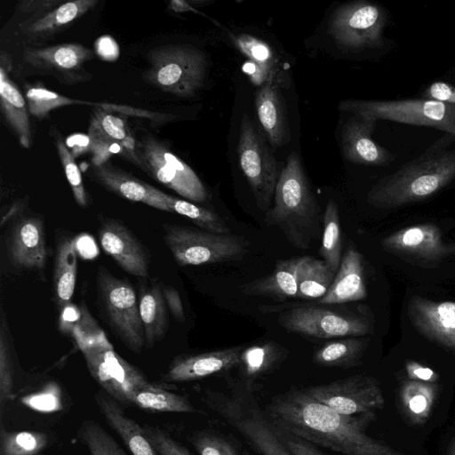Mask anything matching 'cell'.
Masks as SVG:
<instances>
[{
    "label": "cell",
    "mask_w": 455,
    "mask_h": 455,
    "mask_svg": "<svg viewBox=\"0 0 455 455\" xmlns=\"http://www.w3.org/2000/svg\"><path fill=\"white\" fill-rule=\"evenodd\" d=\"M264 409L280 432L342 455H403L366 434L375 412L343 415L315 400L303 388L275 395Z\"/></svg>",
    "instance_id": "cell-1"
},
{
    "label": "cell",
    "mask_w": 455,
    "mask_h": 455,
    "mask_svg": "<svg viewBox=\"0 0 455 455\" xmlns=\"http://www.w3.org/2000/svg\"><path fill=\"white\" fill-rule=\"evenodd\" d=\"M455 135L445 133L419 156L379 179L369 190L367 203L395 209L430 197L455 180V149L448 147Z\"/></svg>",
    "instance_id": "cell-2"
},
{
    "label": "cell",
    "mask_w": 455,
    "mask_h": 455,
    "mask_svg": "<svg viewBox=\"0 0 455 455\" xmlns=\"http://www.w3.org/2000/svg\"><path fill=\"white\" fill-rule=\"evenodd\" d=\"M265 222L278 228L299 249H308L323 234V214L296 152L290 154L281 171Z\"/></svg>",
    "instance_id": "cell-3"
},
{
    "label": "cell",
    "mask_w": 455,
    "mask_h": 455,
    "mask_svg": "<svg viewBox=\"0 0 455 455\" xmlns=\"http://www.w3.org/2000/svg\"><path fill=\"white\" fill-rule=\"evenodd\" d=\"M202 400L259 455H291L279 430L257 402L251 385L239 379H228L226 390L206 388Z\"/></svg>",
    "instance_id": "cell-4"
},
{
    "label": "cell",
    "mask_w": 455,
    "mask_h": 455,
    "mask_svg": "<svg viewBox=\"0 0 455 455\" xmlns=\"http://www.w3.org/2000/svg\"><path fill=\"white\" fill-rule=\"evenodd\" d=\"M148 60L149 68L145 79L162 91L188 98L204 85L206 56L191 44L158 46L149 52Z\"/></svg>",
    "instance_id": "cell-5"
},
{
    "label": "cell",
    "mask_w": 455,
    "mask_h": 455,
    "mask_svg": "<svg viewBox=\"0 0 455 455\" xmlns=\"http://www.w3.org/2000/svg\"><path fill=\"white\" fill-rule=\"evenodd\" d=\"M164 242L180 266H199L239 260L250 242L232 234H216L201 228L165 226Z\"/></svg>",
    "instance_id": "cell-6"
},
{
    "label": "cell",
    "mask_w": 455,
    "mask_h": 455,
    "mask_svg": "<svg viewBox=\"0 0 455 455\" xmlns=\"http://www.w3.org/2000/svg\"><path fill=\"white\" fill-rule=\"evenodd\" d=\"M339 108L376 121L431 127L455 135V105L422 98L387 101L347 100L339 104Z\"/></svg>",
    "instance_id": "cell-7"
},
{
    "label": "cell",
    "mask_w": 455,
    "mask_h": 455,
    "mask_svg": "<svg viewBox=\"0 0 455 455\" xmlns=\"http://www.w3.org/2000/svg\"><path fill=\"white\" fill-rule=\"evenodd\" d=\"M385 9L374 3L355 1L339 5L328 22V33L336 44L348 51L379 49L385 44Z\"/></svg>",
    "instance_id": "cell-8"
},
{
    "label": "cell",
    "mask_w": 455,
    "mask_h": 455,
    "mask_svg": "<svg viewBox=\"0 0 455 455\" xmlns=\"http://www.w3.org/2000/svg\"><path fill=\"white\" fill-rule=\"evenodd\" d=\"M236 151L240 168L250 184L257 206L267 211L282 170L264 137L245 114L241 119Z\"/></svg>",
    "instance_id": "cell-9"
},
{
    "label": "cell",
    "mask_w": 455,
    "mask_h": 455,
    "mask_svg": "<svg viewBox=\"0 0 455 455\" xmlns=\"http://www.w3.org/2000/svg\"><path fill=\"white\" fill-rule=\"evenodd\" d=\"M81 349L93 379L119 403L131 405L132 395L150 383L141 371L116 354L105 339L84 344Z\"/></svg>",
    "instance_id": "cell-10"
},
{
    "label": "cell",
    "mask_w": 455,
    "mask_h": 455,
    "mask_svg": "<svg viewBox=\"0 0 455 455\" xmlns=\"http://www.w3.org/2000/svg\"><path fill=\"white\" fill-rule=\"evenodd\" d=\"M97 286L115 331L131 350L139 353L144 346L145 334L132 286L104 267L99 269Z\"/></svg>",
    "instance_id": "cell-11"
},
{
    "label": "cell",
    "mask_w": 455,
    "mask_h": 455,
    "mask_svg": "<svg viewBox=\"0 0 455 455\" xmlns=\"http://www.w3.org/2000/svg\"><path fill=\"white\" fill-rule=\"evenodd\" d=\"M303 390L315 400L343 415L375 412L385 405L379 382L363 374L307 387Z\"/></svg>",
    "instance_id": "cell-12"
},
{
    "label": "cell",
    "mask_w": 455,
    "mask_h": 455,
    "mask_svg": "<svg viewBox=\"0 0 455 455\" xmlns=\"http://www.w3.org/2000/svg\"><path fill=\"white\" fill-rule=\"evenodd\" d=\"M140 156L145 170L167 188L193 202L207 200V190L199 177L164 142L147 135L140 143Z\"/></svg>",
    "instance_id": "cell-13"
},
{
    "label": "cell",
    "mask_w": 455,
    "mask_h": 455,
    "mask_svg": "<svg viewBox=\"0 0 455 455\" xmlns=\"http://www.w3.org/2000/svg\"><path fill=\"white\" fill-rule=\"evenodd\" d=\"M278 322L287 331L317 339L361 337L371 331L362 317L316 306L289 309Z\"/></svg>",
    "instance_id": "cell-14"
},
{
    "label": "cell",
    "mask_w": 455,
    "mask_h": 455,
    "mask_svg": "<svg viewBox=\"0 0 455 455\" xmlns=\"http://www.w3.org/2000/svg\"><path fill=\"white\" fill-rule=\"evenodd\" d=\"M381 246L392 254L421 264H435L455 255V243H444L441 230L431 223L397 230L383 238Z\"/></svg>",
    "instance_id": "cell-15"
},
{
    "label": "cell",
    "mask_w": 455,
    "mask_h": 455,
    "mask_svg": "<svg viewBox=\"0 0 455 455\" xmlns=\"http://www.w3.org/2000/svg\"><path fill=\"white\" fill-rule=\"evenodd\" d=\"M377 121L360 115L351 116L341 130V150L350 163L367 166H386L395 156L373 140Z\"/></svg>",
    "instance_id": "cell-16"
},
{
    "label": "cell",
    "mask_w": 455,
    "mask_h": 455,
    "mask_svg": "<svg viewBox=\"0 0 455 455\" xmlns=\"http://www.w3.org/2000/svg\"><path fill=\"white\" fill-rule=\"evenodd\" d=\"M92 58V51L80 44L29 48L23 52V59L27 64L54 75L57 78H62L65 83L84 80L83 66Z\"/></svg>",
    "instance_id": "cell-17"
},
{
    "label": "cell",
    "mask_w": 455,
    "mask_h": 455,
    "mask_svg": "<svg viewBox=\"0 0 455 455\" xmlns=\"http://www.w3.org/2000/svg\"><path fill=\"white\" fill-rule=\"evenodd\" d=\"M410 319L417 330L441 346L455 351V302L412 297Z\"/></svg>",
    "instance_id": "cell-18"
},
{
    "label": "cell",
    "mask_w": 455,
    "mask_h": 455,
    "mask_svg": "<svg viewBox=\"0 0 455 455\" xmlns=\"http://www.w3.org/2000/svg\"><path fill=\"white\" fill-rule=\"evenodd\" d=\"M243 350L242 347H234L176 357L170 363L163 380L190 381L230 371L238 366Z\"/></svg>",
    "instance_id": "cell-19"
},
{
    "label": "cell",
    "mask_w": 455,
    "mask_h": 455,
    "mask_svg": "<svg viewBox=\"0 0 455 455\" xmlns=\"http://www.w3.org/2000/svg\"><path fill=\"white\" fill-rule=\"evenodd\" d=\"M99 236L104 251L123 269L136 276L148 275V255L126 227L116 220L108 221L100 228Z\"/></svg>",
    "instance_id": "cell-20"
},
{
    "label": "cell",
    "mask_w": 455,
    "mask_h": 455,
    "mask_svg": "<svg viewBox=\"0 0 455 455\" xmlns=\"http://www.w3.org/2000/svg\"><path fill=\"white\" fill-rule=\"evenodd\" d=\"M367 296L363 257L353 246L342 255L334 279L326 294L317 300L321 305L358 301Z\"/></svg>",
    "instance_id": "cell-21"
},
{
    "label": "cell",
    "mask_w": 455,
    "mask_h": 455,
    "mask_svg": "<svg viewBox=\"0 0 455 455\" xmlns=\"http://www.w3.org/2000/svg\"><path fill=\"white\" fill-rule=\"evenodd\" d=\"M93 176L105 188L127 200L140 202L156 209L170 212L163 197L164 192L108 162L94 165Z\"/></svg>",
    "instance_id": "cell-22"
},
{
    "label": "cell",
    "mask_w": 455,
    "mask_h": 455,
    "mask_svg": "<svg viewBox=\"0 0 455 455\" xmlns=\"http://www.w3.org/2000/svg\"><path fill=\"white\" fill-rule=\"evenodd\" d=\"M46 253L42 220L37 218L20 220L10 238V256L14 264L25 268H43Z\"/></svg>",
    "instance_id": "cell-23"
},
{
    "label": "cell",
    "mask_w": 455,
    "mask_h": 455,
    "mask_svg": "<svg viewBox=\"0 0 455 455\" xmlns=\"http://www.w3.org/2000/svg\"><path fill=\"white\" fill-rule=\"evenodd\" d=\"M255 106L259 121L270 144L280 147L291 140V131L283 95L278 85L265 83L256 92Z\"/></svg>",
    "instance_id": "cell-24"
},
{
    "label": "cell",
    "mask_w": 455,
    "mask_h": 455,
    "mask_svg": "<svg viewBox=\"0 0 455 455\" xmlns=\"http://www.w3.org/2000/svg\"><path fill=\"white\" fill-rule=\"evenodd\" d=\"M0 68V104L3 115L17 136L20 144L29 148L32 134L26 101L16 84L8 76L12 62L9 57L1 53Z\"/></svg>",
    "instance_id": "cell-25"
},
{
    "label": "cell",
    "mask_w": 455,
    "mask_h": 455,
    "mask_svg": "<svg viewBox=\"0 0 455 455\" xmlns=\"http://www.w3.org/2000/svg\"><path fill=\"white\" fill-rule=\"evenodd\" d=\"M95 402L106 421L122 438L132 455H159L141 426L125 415L120 403L110 395L97 393Z\"/></svg>",
    "instance_id": "cell-26"
},
{
    "label": "cell",
    "mask_w": 455,
    "mask_h": 455,
    "mask_svg": "<svg viewBox=\"0 0 455 455\" xmlns=\"http://www.w3.org/2000/svg\"><path fill=\"white\" fill-rule=\"evenodd\" d=\"M97 3V0L65 2L44 15L27 20L20 25L19 28L28 37L49 36L69 27L93 8Z\"/></svg>",
    "instance_id": "cell-27"
},
{
    "label": "cell",
    "mask_w": 455,
    "mask_h": 455,
    "mask_svg": "<svg viewBox=\"0 0 455 455\" xmlns=\"http://www.w3.org/2000/svg\"><path fill=\"white\" fill-rule=\"evenodd\" d=\"M299 260L300 257H295L278 261L269 275L244 283L241 286V291L247 295L275 299L297 297L296 272Z\"/></svg>",
    "instance_id": "cell-28"
},
{
    "label": "cell",
    "mask_w": 455,
    "mask_h": 455,
    "mask_svg": "<svg viewBox=\"0 0 455 455\" xmlns=\"http://www.w3.org/2000/svg\"><path fill=\"white\" fill-rule=\"evenodd\" d=\"M335 273L323 259L311 256L300 257L297 267V297L306 299H316L328 291Z\"/></svg>",
    "instance_id": "cell-29"
},
{
    "label": "cell",
    "mask_w": 455,
    "mask_h": 455,
    "mask_svg": "<svg viewBox=\"0 0 455 455\" xmlns=\"http://www.w3.org/2000/svg\"><path fill=\"white\" fill-rule=\"evenodd\" d=\"M438 386L435 383L406 380L400 388V402L406 418L413 424L426 422L436 399Z\"/></svg>",
    "instance_id": "cell-30"
},
{
    "label": "cell",
    "mask_w": 455,
    "mask_h": 455,
    "mask_svg": "<svg viewBox=\"0 0 455 455\" xmlns=\"http://www.w3.org/2000/svg\"><path fill=\"white\" fill-rule=\"evenodd\" d=\"M131 405L155 412L204 413L186 396L165 390L151 382L132 395Z\"/></svg>",
    "instance_id": "cell-31"
},
{
    "label": "cell",
    "mask_w": 455,
    "mask_h": 455,
    "mask_svg": "<svg viewBox=\"0 0 455 455\" xmlns=\"http://www.w3.org/2000/svg\"><path fill=\"white\" fill-rule=\"evenodd\" d=\"M165 304L164 297L158 286L148 289L140 296V314L148 346L154 345L165 334L167 329Z\"/></svg>",
    "instance_id": "cell-32"
},
{
    "label": "cell",
    "mask_w": 455,
    "mask_h": 455,
    "mask_svg": "<svg viewBox=\"0 0 455 455\" xmlns=\"http://www.w3.org/2000/svg\"><path fill=\"white\" fill-rule=\"evenodd\" d=\"M283 354L282 347L272 342L243 349L236 367L240 373L239 379L252 386L255 379L267 374L282 361Z\"/></svg>",
    "instance_id": "cell-33"
},
{
    "label": "cell",
    "mask_w": 455,
    "mask_h": 455,
    "mask_svg": "<svg viewBox=\"0 0 455 455\" xmlns=\"http://www.w3.org/2000/svg\"><path fill=\"white\" fill-rule=\"evenodd\" d=\"M366 342L359 337H346L324 344L313 355V362L323 367L351 368L360 364Z\"/></svg>",
    "instance_id": "cell-34"
},
{
    "label": "cell",
    "mask_w": 455,
    "mask_h": 455,
    "mask_svg": "<svg viewBox=\"0 0 455 455\" xmlns=\"http://www.w3.org/2000/svg\"><path fill=\"white\" fill-rule=\"evenodd\" d=\"M76 264L75 242L71 239L62 241L58 246L54 268V288L60 306H66L73 297Z\"/></svg>",
    "instance_id": "cell-35"
},
{
    "label": "cell",
    "mask_w": 455,
    "mask_h": 455,
    "mask_svg": "<svg viewBox=\"0 0 455 455\" xmlns=\"http://www.w3.org/2000/svg\"><path fill=\"white\" fill-rule=\"evenodd\" d=\"M234 43L237 48L251 60L254 80L259 76V83L275 84V77L278 70V60L271 48L264 42L246 34L235 36Z\"/></svg>",
    "instance_id": "cell-36"
},
{
    "label": "cell",
    "mask_w": 455,
    "mask_h": 455,
    "mask_svg": "<svg viewBox=\"0 0 455 455\" xmlns=\"http://www.w3.org/2000/svg\"><path fill=\"white\" fill-rule=\"evenodd\" d=\"M319 254L336 274L342 258V237L339 207L330 199L323 212L322 243Z\"/></svg>",
    "instance_id": "cell-37"
},
{
    "label": "cell",
    "mask_w": 455,
    "mask_h": 455,
    "mask_svg": "<svg viewBox=\"0 0 455 455\" xmlns=\"http://www.w3.org/2000/svg\"><path fill=\"white\" fill-rule=\"evenodd\" d=\"M91 125L96 127L106 137L122 145L125 150V156L145 169L140 156L135 152V141L125 120L97 108L93 112Z\"/></svg>",
    "instance_id": "cell-38"
},
{
    "label": "cell",
    "mask_w": 455,
    "mask_h": 455,
    "mask_svg": "<svg viewBox=\"0 0 455 455\" xmlns=\"http://www.w3.org/2000/svg\"><path fill=\"white\" fill-rule=\"evenodd\" d=\"M163 197L170 212L188 218L199 228L216 234H231L227 223L215 212L165 193L163 194Z\"/></svg>",
    "instance_id": "cell-39"
},
{
    "label": "cell",
    "mask_w": 455,
    "mask_h": 455,
    "mask_svg": "<svg viewBox=\"0 0 455 455\" xmlns=\"http://www.w3.org/2000/svg\"><path fill=\"white\" fill-rule=\"evenodd\" d=\"M44 433L37 431L0 430V455H36L47 445Z\"/></svg>",
    "instance_id": "cell-40"
},
{
    "label": "cell",
    "mask_w": 455,
    "mask_h": 455,
    "mask_svg": "<svg viewBox=\"0 0 455 455\" xmlns=\"http://www.w3.org/2000/svg\"><path fill=\"white\" fill-rule=\"evenodd\" d=\"M79 435L90 455H127L113 437L93 420H84Z\"/></svg>",
    "instance_id": "cell-41"
},
{
    "label": "cell",
    "mask_w": 455,
    "mask_h": 455,
    "mask_svg": "<svg viewBox=\"0 0 455 455\" xmlns=\"http://www.w3.org/2000/svg\"><path fill=\"white\" fill-rule=\"evenodd\" d=\"M188 440L199 455H242L228 437L212 429L192 432Z\"/></svg>",
    "instance_id": "cell-42"
},
{
    "label": "cell",
    "mask_w": 455,
    "mask_h": 455,
    "mask_svg": "<svg viewBox=\"0 0 455 455\" xmlns=\"http://www.w3.org/2000/svg\"><path fill=\"white\" fill-rule=\"evenodd\" d=\"M7 324L4 310L1 311L0 326V413L4 412L13 387L12 364L8 340Z\"/></svg>",
    "instance_id": "cell-43"
},
{
    "label": "cell",
    "mask_w": 455,
    "mask_h": 455,
    "mask_svg": "<svg viewBox=\"0 0 455 455\" xmlns=\"http://www.w3.org/2000/svg\"><path fill=\"white\" fill-rule=\"evenodd\" d=\"M56 148L64 169L67 180L72 188L76 202L78 205H87V196L82 180L80 170L75 161V157L68 150L65 142L60 138L55 140Z\"/></svg>",
    "instance_id": "cell-44"
},
{
    "label": "cell",
    "mask_w": 455,
    "mask_h": 455,
    "mask_svg": "<svg viewBox=\"0 0 455 455\" xmlns=\"http://www.w3.org/2000/svg\"><path fill=\"white\" fill-rule=\"evenodd\" d=\"M21 402L32 410L42 412H54L62 409L61 390L51 382L41 390L21 398Z\"/></svg>",
    "instance_id": "cell-45"
},
{
    "label": "cell",
    "mask_w": 455,
    "mask_h": 455,
    "mask_svg": "<svg viewBox=\"0 0 455 455\" xmlns=\"http://www.w3.org/2000/svg\"><path fill=\"white\" fill-rule=\"evenodd\" d=\"M142 428L159 455H191L184 445L164 429L148 424L143 425Z\"/></svg>",
    "instance_id": "cell-46"
},
{
    "label": "cell",
    "mask_w": 455,
    "mask_h": 455,
    "mask_svg": "<svg viewBox=\"0 0 455 455\" xmlns=\"http://www.w3.org/2000/svg\"><path fill=\"white\" fill-rule=\"evenodd\" d=\"M88 135L91 139V151L93 153L94 165L106 163L111 155L121 154L126 156L122 145L103 135L96 127L91 125Z\"/></svg>",
    "instance_id": "cell-47"
},
{
    "label": "cell",
    "mask_w": 455,
    "mask_h": 455,
    "mask_svg": "<svg viewBox=\"0 0 455 455\" xmlns=\"http://www.w3.org/2000/svg\"><path fill=\"white\" fill-rule=\"evenodd\" d=\"M422 99L455 105V86L442 81L434 82L423 92Z\"/></svg>",
    "instance_id": "cell-48"
},
{
    "label": "cell",
    "mask_w": 455,
    "mask_h": 455,
    "mask_svg": "<svg viewBox=\"0 0 455 455\" xmlns=\"http://www.w3.org/2000/svg\"><path fill=\"white\" fill-rule=\"evenodd\" d=\"M280 434L291 455H324L312 443L305 439L287 433L280 432Z\"/></svg>",
    "instance_id": "cell-49"
},
{
    "label": "cell",
    "mask_w": 455,
    "mask_h": 455,
    "mask_svg": "<svg viewBox=\"0 0 455 455\" xmlns=\"http://www.w3.org/2000/svg\"><path fill=\"white\" fill-rule=\"evenodd\" d=\"M64 2L59 0H34L19 3L18 9L23 12L32 13L33 17H38L55 9Z\"/></svg>",
    "instance_id": "cell-50"
},
{
    "label": "cell",
    "mask_w": 455,
    "mask_h": 455,
    "mask_svg": "<svg viewBox=\"0 0 455 455\" xmlns=\"http://www.w3.org/2000/svg\"><path fill=\"white\" fill-rule=\"evenodd\" d=\"M405 368L408 377L412 380L435 383L439 379L435 371L414 361L408 362Z\"/></svg>",
    "instance_id": "cell-51"
},
{
    "label": "cell",
    "mask_w": 455,
    "mask_h": 455,
    "mask_svg": "<svg viewBox=\"0 0 455 455\" xmlns=\"http://www.w3.org/2000/svg\"><path fill=\"white\" fill-rule=\"evenodd\" d=\"M164 297L173 317L177 321L183 323L185 321V314L178 291L173 287L167 286L164 288Z\"/></svg>",
    "instance_id": "cell-52"
},
{
    "label": "cell",
    "mask_w": 455,
    "mask_h": 455,
    "mask_svg": "<svg viewBox=\"0 0 455 455\" xmlns=\"http://www.w3.org/2000/svg\"><path fill=\"white\" fill-rule=\"evenodd\" d=\"M97 53L106 60H114L119 55L118 46L116 41L109 36L99 38L95 44Z\"/></svg>",
    "instance_id": "cell-53"
},
{
    "label": "cell",
    "mask_w": 455,
    "mask_h": 455,
    "mask_svg": "<svg viewBox=\"0 0 455 455\" xmlns=\"http://www.w3.org/2000/svg\"><path fill=\"white\" fill-rule=\"evenodd\" d=\"M66 144L72 150L70 151L74 157L87 150H91L92 144L89 135L74 134L67 139Z\"/></svg>",
    "instance_id": "cell-54"
},
{
    "label": "cell",
    "mask_w": 455,
    "mask_h": 455,
    "mask_svg": "<svg viewBox=\"0 0 455 455\" xmlns=\"http://www.w3.org/2000/svg\"><path fill=\"white\" fill-rule=\"evenodd\" d=\"M448 455H455V442L451 444Z\"/></svg>",
    "instance_id": "cell-55"
},
{
    "label": "cell",
    "mask_w": 455,
    "mask_h": 455,
    "mask_svg": "<svg viewBox=\"0 0 455 455\" xmlns=\"http://www.w3.org/2000/svg\"><path fill=\"white\" fill-rule=\"evenodd\" d=\"M242 455H251V453L245 450L243 451Z\"/></svg>",
    "instance_id": "cell-56"
}]
</instances>
